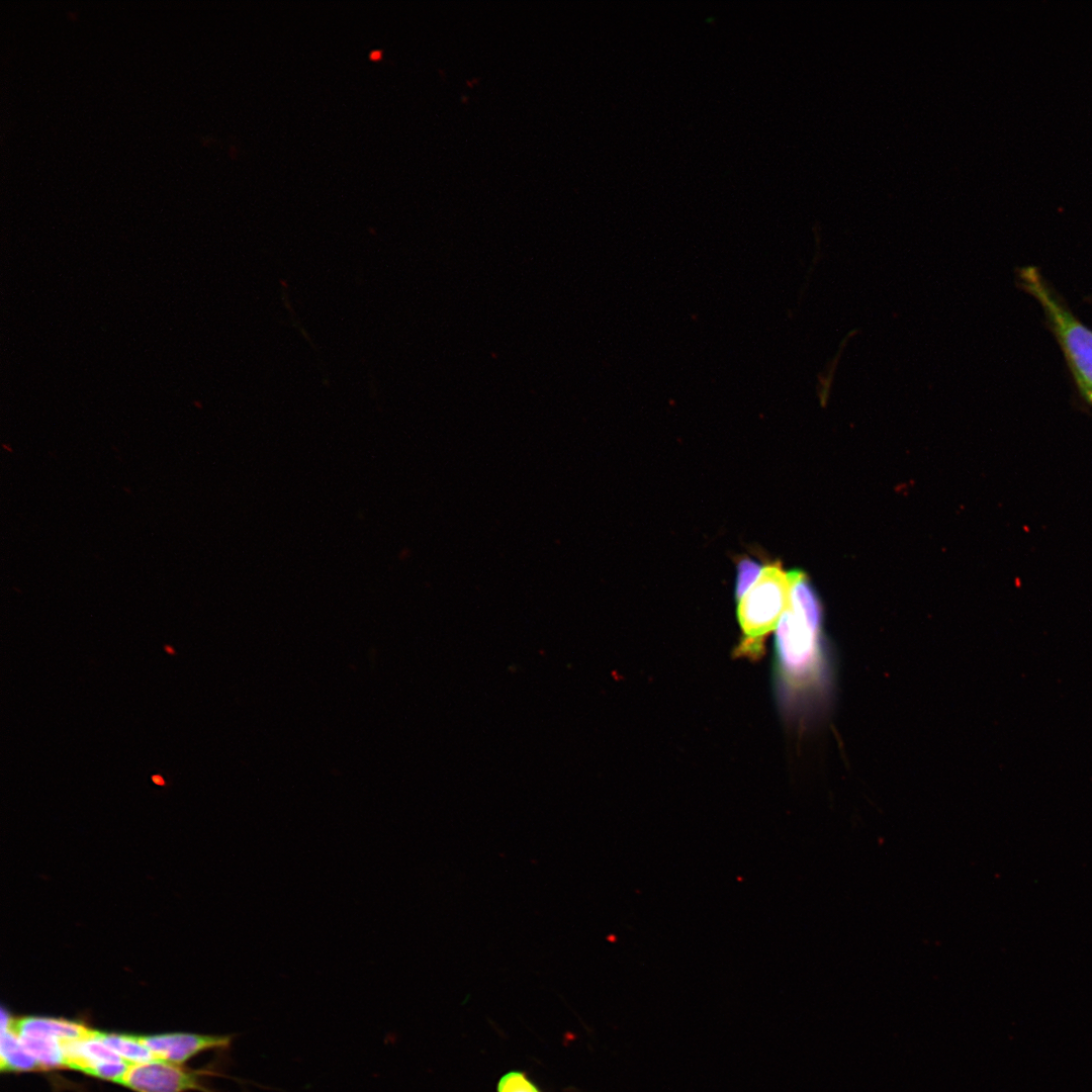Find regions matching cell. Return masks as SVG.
I'll use <instances>...</instances> for the list:
<instances>
[{
  "label": "cell",
  "instance_id": "obj_1",
  "mask_svg": "<svg viewBox=\"0 0 1092 1092\" xmlns=\"http://www.w3.org/2000/svg\"><path fill=\"white\" fill-rule=\"evenodd\" d=\"M822 611L804 610L790 602L776 633L778 678L789 697L816 690L822 682Z\"/></svg>",
  "mask_w": 1092,
  "mask_h": 1092
},
{
  "label": "cell",
  "instance_id": "obj_2",
  "mask_svg": "<svg viewBox=\"0 0 1092 1092\" xmlns=\"http://www.w3.org/2000/svg\"><path fill=\"white\" fill-rule=\"evenodd\" d=\"M1020 280L1040 304L1080 392L1092 405V330L1058 299L1035 268H1023Z\"/></svg>",
  "mask_w": 1092,
  "mask_h": 1092
},
{
  "label": "cell",
  "instance_id": "obj_3",
  "mask_svg": "<svg viewBox=\"0 0 1092 1092\" xmlns=\"http://www.w3.org/2000/svg\"><path fill=\"white\" fill-rule=\"evenodd\" d=\"M792 584L791 571L786 572L778 563L769 564L738 600L737 616L743 638L736 649L737 655L749 658L761 655L767 633L790 606Z\"/></svg>",
  "mask_w": 1092,
  "mask_h": 1092
},
{
  "label": "cell",
  "instance_id": "obj_4",
  "mask_svg": "<svg viewBox=\"0 0 1092 1092\" xmlns=\"http://www.w3.org/2000/svg\"><path fill=\"white\" fill-rule=\"evenodd\" d=\"M207 1075L204 1070L193 1071L154 1060L130 1065L120 1084L135 1092H211L202 1082Z\"/></svg>",
  "mask_w": 1092,
  "mask_h": 1092
},
{
  "label": "cell",
  "instance_id": "obj_5",
  "mask_svg": "<svg viewBox=\"0 0 1092 1092\" xmlns=\"http://www.w3.org/2000/svg\"><path fill=\"white\" fill-rule=\"evenodd\" d=\"M64 1042L66 1067L116 1082L124 1073L123 1059L94 1034Z\"/></svg>",
  "mask_w": 1092,
  "mask_h": 1092
},
{
  "label": "cell",
  "instance_id": "obj_6",
  "mask_svg": "<svg viewBox=\"0 0 1092 1092\" xmlns=\"http://www.w3.org/2000/svg\"><path fill=\"white\" fill-rule=\"evenodd\" d=\"M153 1054L155 1060L182 1064L208 1050H221L231 1045L233 1035H209L196 1033H167L139 1035Z\"/></svg>",
  "mask_w": 1092,
  "mask_h": 1092
},
{
  "label": "cell",
  "instance_id": "obj_7",
  "mask_svg": "<svg viewBox=\"0 0 1092 1092\" xmlns=\"http://www.w3.org/2000/svg\"><path fill=\"white\" fill-rule=\"evenodd\" d=\"M17 1035H39L57 1038L63 1042L88 1037L92 1028L79 1021L41 1016H25L12 1021Z\"/></svg>",
  "mask_w": 1092,
  "mask_h": 1092
},
{
  "label": "cell",
  "instance_id": "obj_8",
  "mask_svg": "<svg viewBox=\"0 0 1092 1092\" xmlns=\"http://www.w3.org/2000/svg\"><path fill=\"white\" fill-rule=\"evenodd\" d=\"M0 1068L2 1071L7 1072L42 1069L34 1057L22 1044L17 1033L12 1028V1023L9 1027L1 1028Z\"/></svg>",
  "mask_w": 1092,
  "mask_h": 1092
},
{
  "label": "cell",
  "instance_id": "obj_9",
  "mask_svg": "<svg viewBox=\"0 0 1092 1092\" xmlns=\"http://www.w3.org/2000/svg\"><path fill=\"white\" fill-rule=\"evenodd\" d=\"M94 1034L130 1065L155 1060L153 1054L143 1043L139 1035L108 1033L98 1030H95Z\"/></svg>",
  "mask_w": 1092,
  "mask_h": 1092
},
{
  "label": "cell",
  "instance_id": "obj_10",
  "mask_svg": "<svg viewBox=\"0 0 1092 1092\" xmlns=\"http://www.w3.org/2000/svg\"><path fill=\"white\" fill-rule=\"evenodd\" d=\"M18 1037L42 1069L66 1067L63 1041L39 1035H18Z\"/></svg>",
  "mask_w": 1092,
  "mask_h": 1092
},
{
  "label": "cell",
  "instance_id": "obj_11",
  "mask_svg": "<svg viewBox=\"0 0 1092 1092\" xmlns=\"http://www.w3.org/2000/svg\"><path fill=\"white\" fill-rule=\"evenodd\" d=\"M496 1092H542V1090L526 1072L513 1070L498 1079Z\"/></svg>",
  "mask_w": 1092,
  "mask_h": 1092
},
{
  "label": "cell",
  "instance_id": "obj_12",
  "mask_svg": "<svg viewBox=\"0 0 1092 1092\" xmlns=\"http://www.w3.org/2000/svg\"><path fill=\"white\" fill-rule=\"evenodd\" d=\"M761 566L751 559H742L738 564L736 580V599L740 600L757 580Z\"/></svg>",
  "mask_w": 1092,
  "mask_h": 1092
},
{
  "label": "cell",
  "instance_id": "obj_13",
  "mask_svg": "<svg viewBox=\"0 0 1092 1092\" xmlns=\"http://www.w3.org/2000/svg\"><path fill=\"white\" fill-rule=\"evenodd\" d=\"M153 781L158 785H163L164 784V780L160 776H154Z\"/></svg>",
  "mask_w": 1092,
  "mask_h": 1092
},
{
  "label": "cell",
  "instance_id": "obj_14",
  "mask_svg": "<svg viewBox=\"0 0 1092 1092\" xmlns=\"http://www.w3.org/2000/svg\"><path fill=\"white\" fill-rule=\"evenodd\" d=\"M165 649H166V651H167L168 653H171V654H174V653H175V651L173 650V648H172L171 646H166V647H165Z\"/></svg>",
  "mask_w": 1092,
  "mask_h": 1092
}]
</instances>
